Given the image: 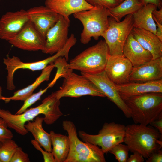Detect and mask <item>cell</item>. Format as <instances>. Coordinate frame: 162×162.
<instances>
[{"label":"cell","mask_w":162,"mask_h":162,"mask_svg":"<svg viewBox=\"0 0 162 162\" xmlns=\"http://www.w3.org/2000/svg\"><path fill=\"white\" fill-rule=\"evenodd\" d=\"M123 100L135 124L147 125L162 115V93H145Z\"/></svg>","instance_id":"3"},{"label":"cell","mask_w":162,"mask_h":162,"mask_svg":"<svg viewBox=\"0 0 162 162\" xmlns=\"http://www.w3.org/2000/svg\"><path fill=\"white\" fill-rule=\"evenodd\" d=\"M131 33L142 47L151 53L152 60L162 57V41L155 34L149 31L134 27Z\"/></svg>","instance_id":"21"},{"label":"cell","mask_w":162,"mask_h":162,"mask_svg":"<svg viewBox=\"0 0 162 162\" xmlns=\"http://www.w3.org/2000/svg\"><path fill=\"white\" fill-rule=\"evenodd\" d=\"M63 78L62 86L55 92L58 99L64 97L78 98L87 95L106 97L91 80L82 75L73 72L72 69Z\"/></svg>","instance_id":"8"},{"label":"cell","mask_w":162,"mask_h":162,"mask_svg":"<svg viewBox=\"0 0 162 162\" xmlns=\"http://www.w3.org/2000/svg\"><path fill=\"white\" fill-rule=\"evenodd\" d=\"M73 15L83 25L80 40L84 44L88 43L92 38L98 40L109 26L108 10L104 7H97L95 9L75 13Z\"/></svg>","instance_id":"6"},{"label":"cell","mask_w":162,"mask_h":162,"mask_svg":"<svg viewBox=\"0 0 162 162\" xmlns=\"http://www.w3.org/2000/svg\"><path fill=\"white\" fill-rule=\"evenodd\" d=\"M152 14L154 20H156L162 24V8H160L159 10H157V9H155L153 11Z\"/></svg>","instance_id":"38"},{"label":"cell","mask_w":162,"mask_h":162,"mask_svg":"<svg viewBox=\"0 0 162 162\" xmlns=\"http://www.w3.org/2000/svg\"><path fill=\"white\" fill-rule=\"evenodd\" d=\"M52 86L50 83L45 89H40L38 92L32 94L24 101L23 104L15 114H19L22 113L36 101L40 100L41 96L47 91L49 88Z\"/></svg>","instance_id":"29"},{"label":"cell","mask_w":162,"mask_h":162,"mask_svg":"<svg viewBox=\"0 0 162 162\" xmlns=\"http://www.w3.org/2000/svg\"><path fill=\"white\" fill-rule=\"evenodd\" d=\"M8 42L15 47L23 50L42 51L45 47L46 38L29 21L18 34Z\"/></svg>","instance_id":"11"},{"label":"cell","mask_w":162,"mask_h":162,"mask_svg":"<svg viewBox=\"0 0 162 162\" xmlns=\"http://www.w3.org/2000/svg\"><path fill=\"white\" fill-rule=\"evenodd\" d=\"M157 28L155 35L162 41V24L160 23L156 20H154Z\"/></svg>","instance_id":"40"},{"label":"cell","mask_w":162,"mask_h":162,"mask_svg":"<svg viewBox=\"0 0 162 162\" xmlns=\"http://www.w3.org/2000/svg\"><path fill=\"white\" fill-rule=\"evenodd\" d=\"M70 22L69 17L60 15L58 21L46 34L45 44L42 51L43 53L52 55L64 47L69 38Z\"/></svg>","instance_id":"12"},{"label":"cell","mask_w":162,"mask_h":162,"mask_svg":"<svg viewBox=\"0 0 162 162\" xmlns=\"http://www.w3.org/2000/svg\"><path fill=\"white\" fill-rule=\"evenodd\" d=\"M156 128L159 132L162 134V115L150 124Z\"/></svg>","instance_id":"37"},{"label":"cell","mask_w":162,"mask_h":162,"mask_svg":"<svg viewBox=\"0 0 162 162\" xmlns=\"http://www.w3.org/2000/svg\"><path fill=\"white\" fill-rule=\"evenodd\" d=\"M52 152L55 162H64L69 152V140L68 136L50 131Z\"/></svg>","instance_id":"25"},{"label":"cell","mask_w":162,"mask_h":162,"mask_svg":"<svg viewBox=\"0 0 162 162\" xmlns=\"http://www.w3.org/2000/svg\"><path fill=\"white\" fill-rule=\"evenodd\" d=\"M31 142L34 147L41 153L44 162H55L53 155L51 152L44 150L40 144L35 140H31Z\"/></svg>","instance_id":"34"},{"label":"cell","mask_w":162,"mask_h":162,"mask_svg":"<svg viewBox=\"0 0 162 162\" xmlns=\"http://www.w3.org/2000/svg\"><path fill=\"white\" fill-rule=\"evenodd\" d=\"M88 4L95 7H103L107 9L115 7L120 3L118 0H85Z\"/></svg>","instance_id":"31"},{"label":"cell","mask_w":162,"mask_h":162,"mask_svg":"<svg viewBox=\"0 0 162 162\" xmlns=\"http://www.w3.org/2000/svg\"><path fill=\"white\" fill-rule=\"evenodd\" d=\"M55 68H57V70L55 77L51 82L54 86L57 81L60 78L63 77L72 69L70 68L65 58L60 57L54 62Z\"/></svg>","instance_id":"28"},{"label":"cell","mask_w":162,"mask_h":162,"mask_svg":"<svg viewBox=\"0 0 162 162\" xmlns=\"http://www.w3.org/2000/svg\"><path fill=\"white\" fill-rule=\"evenodd\" d=\"M93 82L99 89L123 112L127 118H131L130 110L120 97L115 84L107 77L104 71L95 74L81 72Z\"/></svg>","instance_id":"10"},{"label":"cell","mask_w":162,"mask_h":162,"mask_svg":"<svg viewBox=\"0 0 162 162\" xmlns=\"http://www.w3.org/2000/svg\"><path fill=\"white\" fill-rule=\"evenodd\" d=\"M55 68L54 63L47 65L42 70L40 75L32 84L23 89L15 92L13 96L10 97L2 96L1 100L8 103L11 100L24 101L31 95L34 91L43 82L49 80L51 73Z\"/></svg>","instance_id":"22"},{"label":"cell","mask_w":162,"mask_h":162,"mask_svg":"<svg viewBox=\"0 0 162 162\" xmlns=\"http://www.w3.org/2000/svg\"><path fill=\"white\" fill-rule=\"evenodd\" d=\"M162 79V57L133 68L129 82H143Z\"/></svg>","instance_id":"17"},{"label":"cell","mask_w":162,"mask_h":162,"mask_svg":"<svg viewBox=\"0 0 162 162\" xmlns=\"http://www.w3.org/2000/svg\"><path fill=\"white\" fill-rule=\"evenodd\" d=\"M123 100L131 97L149 92L162 93V79L143 82H130L116 85Z\"/></svg>","instance_id":"19"},{"label":"cell","mask_w":162,"mask_h":162,"mask_svg":"<svg viewBox=\"0 0 162 162\" xmlns=\"http://www.w3.org/2000/svg\"><path fill=\"white\" fill-rule=\"evenodd\" d=\"M2 88L1 86H0V100H1V98L2 96Z\"/></svg>","instance_id":"41"},{"label":"cell","mask_w":162,"mask_h":162,"mask_svg":"<svg viewBox=\"0 0 162 162\" xmlns=\"http://www.w3.org/2000/svg\"><path fill=\"white\" fill-rule=\"evenodd\" d=\"M18 145L12 139H8L1 143L0 160L1 162H10Z\"/></svg>","instance_id":"27"},{"label":"cell","mask_w":162,"mask_h":162,"mask_svg":"<svg viewBox=\"0 0 162 162\" xmlns=\"http://www.w3.org/2000/svg\"><path fill=\"white\" fill-rule=\"evenodd\" d=\"M157 8L155 5L148 4L144 5L134 13L133 14L134 27L148 30L155 34L157 27L152 13Z\"/></svg>","instance_id":"23"},{"label":"cell","mask_w":162,"mask_h":162,"mask_svg":"<svg viewBox=\"0 0 162 162\" xmlns=\"http://www.w3.org/2000/svg\"><path fill=\"white\" fill-rule=\"evenodd\" d=\"M143 5L140 0H124L115 7L108 9L109 16L119 22L127 15L133 14Z\"/></svg>","instance_id":"26"},{"label":"cell","mask_w":162,"mask_h":162,"mask_svg":"<svg viewBox=\"0 0 162 162\" xmlns=\"http://www.w3.org/2000/svg\"><path fill=\"white\" fill-rule=\"evenodd\" d=\"M133 68L130 62L123 54L110 55L104 71L115 84L121 85L129 82Z\"/></svg>","instance_id":"14"},{"label":"cell","mask_w":162,"mask_h":162,"mask_svg":"<svg viewBox=\"0 0 162 162\" xmlns=\"http://www.w3.org/2000/svg\"><path fill=\"white\" fill-rule=\"evenodd\" d=\"M110 55L105 40H101L71 60L68 66L81 72L95 74L104 71Z\"/></svg>","instance_id":"5"},{"label":"cell","mask_w":162,"mask_h":162,"mask_svg":"<svg viewBox=\"0 0 162 162\" xmlns=\"http://www.w3.org/2000/svg\"><path fill=\"white\" fill-rule=\"evenodd\" d=\"M62 127L68 134L69 150L64 162H106L104 153L99 146L82 141L78 138L76 126L70 120H64Z\"/></svg>","instance_id":"4"},{"label":"cell","mask_w":162,"mask_h":162,"mask_svg":"<svg viewBox=\"0 0 162 162\" xmlns=\"http://www.w3.org/2000/svg\"><path fill=\"white\" fill-rule=\"evenodd\" d=\"M144 5L151 4L155 5L159 9L162 8V3L161 0H140Z\"/></svg>","instance_id":"39"},{"label":"cell","mask_w":162,"mask_h":162,"mask_svg":"<svg viewBox=\"0 0 162 162\" xmlns=\"http://www.w3.org/2000/svg\"><path fill=\"white\" fill-rule=\"evenodd\" d=\"M108 21L109 27L101 36L108 47L110 55H122L124 43L134 27L133 14L127 15L119 22L110 17Z\"/></svg>","instance_id":"9"},{"label":"cell","mask_w":162,"mask_h":162,"mask_svg":"<svg viewBox=\"0 0 162 162\" xmlns=\"http://www.w3.org/2000/svg\"><path fill=\"white\" fill-rule=\"evenodd\" d=\"M28 155L21 147L18 146L12 157L10 162H30Z\"/></svg>","instance_id":"33"},{"label":"cell","mask_w":162,"mask_h":162,"mask_svg":"<svg viewBox=\"0 0 162 162\" xmlns=\"http://www.w3.org/2000/svg\"><path fill=\"white\" fill-rule=\"evenodd\" d=\"M44 117L37 116L34 121H28L25 127L30 132L35 140L46 151L51 152L52 144L50 135L43 127Z\"/></svg>","instance_id":"24"},{"label":"cell","mask_w":162,"mask_h":162,"mask_svg":"<svg viewBox=\"0 0 162 162\" xmlns=\"http://www.w3.org/2000/svg\"><path fill=\"white\" fill-rule=\"evenodd\" d=\"M162 134L150 126L134 124L125 126L124 142L129 151L137 152L145 158L162 147Z\"/></svg>","instance_id":"2"},{"label":"cell","mask_w":162,"mask_h":162,"mask_svg":"<svg viewBox=\"0 0 162 162\" xmlns=\"http://www.w3.org/2000/svg\"><path fill=\"white\" fill-rule=\"evenodd\" d=\"M8 127L5 121L0 117V143L13 138V134Z\"/></svg>","instance_id":"32"},{"label":"cell","mask_w":162,"mask_h":162,"mask_svg":"<svg viewBox=\"0 0 162 162\" xmlns=\"http://www.w3.org/2000/svg\"><path fill=\"white\" fill-rule=\"evenodd\" d=\"M60 99L55 92L44 99L38 106L27 109L22 113L12 114L8 110L0 108V117L5 121L8 127L22 135L28 131L25 127L26 122L33 121L40 114H43L44 121L47 125L54 123L63 115L60 108Z\"/></svg>","instance_id":"1"},{"label":"cell","mask_w":162,"mask_h":162,"mask_svg":"<svg viewBox=\"0 0 162 162\" xmlns=\"http://www.w3.org/2000/svg\"><path fill=\"white\" fill-rule=\"evenodd\" d=\"M0 162H1V161L0 160Z\"/></svg>","instance_id":"44"},{"label":"cell","mask_w":162,"mask_h":162,"mask_svg":"<svg viewBox=\"0 0 162 162\" xmlns=\"http://www.w3.org/2000/svg\"><path fill=\"white\" fill-rule=\"evenodd\" d=\"M45 3L46 7L66 17L77 12L97 8L85 0H45Z\"/></svg>","instance_id":"20"},{"label":"cell","mask_w":162,"mask_h":162,"mask_svg":"<svg viewBox=\"0 0 162 162\" xmlns=\"http://www.w3.org/2000/svg\"><path fill=\"white\" fill-rule=\"evenodd\" d=\"M57 55L54 54L44 60L34 62L26 63L22 62L17 57L8 56L3 59V63L6 65L8 71L7 76V88L13 90L15 88L14 82V76L15 72L19 69H27L32 71L43 70L47 65L54 62L57 59Z\"/></svg>","instance_id":"13"},{"label":"cell","mask_w":162,"mask_h":162,"mask_svg":"<svg viewBox=\"0 0 162 162\" xmlns=\"http://www.w3.org/2000/svg\"><path fill=\"white\" fill-rule=\"evenodd\" d=\"M1 143H0V146L1 145Z\"/></svg>","instance_id":"43"},{"label":"cell","mask_w":162,"mask_h":162,"mask_svg":"<svg viewBox=\"0 0 162 162\" xmlns=\"http://www.w3.org/2000/svg\"><path fill=\"white\" fill-rule=\"evenodd\" d=\"M120 3L122 2L124 0H118Z\"/></svg>","instance_id":"42"},{"label":"cell","mask_w":162,"mask_h":162,"mask_svg":"<svg viewBox=\"0 0 162 162\" xmlns=\"http://www.w3.org/2000/svg\"><path fill=\"white\" fill-rule=\"evenodd\" d=\"M144 158L137 152L133 153L128 158L127 162H143Z\"/></svg>","instance_id":"36"},{"label":"cell","mask_w":162,"mask_h":162,"mask_svg":"<svg viewBox=\"0 0 162 162\" xmlns=\"http://www.w3.org/2000/svg\"><path fill=\"white\" fill-rule=\"evenodd\" d=\"M129 151L127 146L119 143L112 148L109 152L113 154L118 162H127Z\"/></svg>","instance_id":"30"},{"label":"cell","mask_w":162,"mask_h":162,"mask_svg":"<svg viewBox=\"0 0 162 162\" xmlns=\"http://www.w3.org/2000/svg\"><path fill=\"white\" fill-rule=\"evenodd\" d=\"M125 126L114 122H105L97 134L80 130L78 135L84 142L100 147L105 153L117 144L124 142Z\"/></svg>","instance_id":"7"},{"label":"cell","mask_w":162,"mask_h":162,"mask_svg":"<svg viewBox=\"0 0 162 162\" xmlns=\"http://www.w3.org/2000/svg\"><path fill=\"white\" fill-rule=\"evenodd\" d=\"M123 54L130 62L133 68L140 66L153 59L151 53L142 47L131 33L124 45Z\"/></svg>","instance_id":"18"},{"label":"cell","mask_w":162,"mask_h":162,"mask_svg":"<svg viewBox=\"0 0 162 162\" xmlns=\"http://www.w3.org/2000/svg\"><path fill=\"white\" fill-rule=\"evenodd\" d=\"M146 162H162V151L159 149L153 152L147 158Z\"/></svg>","instance_id":"35"},{"label":"cell","mask_w":162,"mask_h":162,"mask_svg":"<svg viewBox=\"0 0 162 162\" xmlns=\"http://www.w3.org/2000/svg\"><path fill=\"white\" fill-rule=\"evenodd\" d=\"M29 21L27 11L23 9L6 13L0 19V38L9 41Z\"/></svg>","instance_id":"15"},{"label":"cell","mask_w":162,"mask_h":162,"mask_svg":"<svg viewBox=\"0 0 162 162\" xmlns=\"http://www.w3.org/2000/svg\"><path fill=\"white\" fill-rule=\"evenodd\" d=\"M26 11L29 21L45 38L47 32L60 17L59 14L46 6L34 7Z\"/></svg>","instance_id":"16"}]
</instances>
